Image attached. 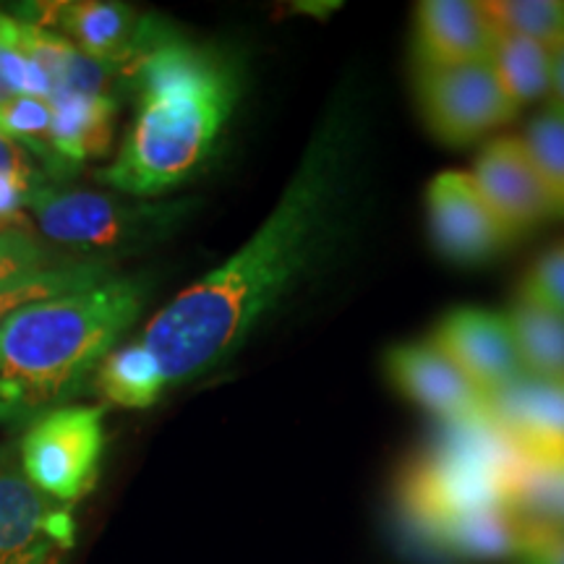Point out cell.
I'll list each match as a JSON object with an SVG mask.
<instances>
[{
  "mask_svg": "<svg viewBox=\"0 0 564 564\" xmlns=\"http://www.w3.org/2000/svg\"><path fill=\"white\" fill-rule=\"evenodd\" d=\"M364 144L361 95L343 91L249 241L175 295L141 333L167 387L228 364L340 259L361 220Z\"/></svg>",
  "mask_w": 564,
  "mask_h": 564,
  "instance_id": "1",
  "label": "cell"
},
{
  "mask_svg": "<svg viewBox=\"0 0 564 564\" xmlns=\"http://www.w3.org/2000/svg\"><path fill=\"white\" fill-rule=\"evenodd\" d=\"M51 129L53 108L47 100L37 97H11L0 105V133L24 147L32 158L42 162V167H51Z\"/></svg>",
  "mask_w": 564,
  "mask_h": 564,
  "instance_id": "24",
  "label": "cell"
},
{
  "mask_svg": "<svg viewBox=\"0 0 564 564\" xmlns=\"http://www.w3.org/2000/svg\"><path fill=\"white\" fill-rule=\"evenodd\" d=\"M91 379H95L97 392L102 394L105 403L131 408V411L152 408L167 390L158 358L141 340L112 348Z\"/></svg>",
  "mask_w": 564,
  "mask_h": 564,
  "instance_id": "17",
  "label": "cell"
},
{
  "mask_svg": "<svg viewBox=\"0 0 564 564\" xmlns=\"http://www.w3.org/2000/svg\"><path fill=\"white\" fill-rule=\"evenodd\" d=\"M105 453V408L66 405L32 421L19 442L24 476L45 497L74 505L100 476Z\"/></svg>",
  "mask_w": 564,
  "mask_h": 564,
  "instance_id": "6",
  "label": "cell"
},
{
  "mask_svg": "<svg viewBox=\"0 0 564 564\" xmlns=\"http://www.w3.org/2000/svg\"><path fill=\"white\" fill-rule=\"evenodd\" d=\"M26 209L51 243L89 262H112L171 236L188 220L194 202L133 199L47 183L32 192Z\"/></svg>",
  "mask_w": 564,
  "mask_h": 564,
  "instance_id": "5",
  "label": "cell"
},
{
  "mask_svg": "<svg viewBox=\"0 0 564 564\" xmlns=\"http://www.w3.org/2000/svg\"><path fill=\"white\" fill-rule=\"evenodd\" d=\"M150 274H110L97 285L30 303L0 324V423L58 411L144 312Z\"/></svg>",
  "mask_w": 564,
  "mask_h": 564,
  "instance_id": "3",
  "label": "cell"
},
{
  "mask_svg": "<svg viewBox=\"0 0 564 564\" xmlns=\"http://www.w3.org/2000/svg\"><path fill=\"white\" fill-rule=\"evenodd\" d=\"M512 562L514 564H564V531L528 525V531L523 535V541H520Z\"/></svg>",
  "mask_w": 564,
  "mask_h": 564,
  "instance_id": "27",
  "label": "cell"
},
{
  "mask_svg": "<svg viewBox=\"0 0 564 564\" xmlns=\"http://www.w3.org/2000/svg\"><path fill=\"white\" fill-rule=\"evenodd\" d=\"M520 299L564 316V241L556 243L528 270Z\"/></svg>",
  "mask_w": 564,
  "mask_h": 564,
  "instance_id": "26",
  "label": "cell"
},
{
  "mask_svg": "<svg viewBox=\"0 0 564 564\" xmlns=\"http://www.w3.org/2000/svg\"><path fill=\"white\" fill-rule=\"evenodd\" d=\"M470 178L512 241L552 220L544 186L520 137L491 139L478 152Z\"/></svg>",
  "mask_w": 564,
  "mask_h": 564,
  "instance_id": "13",
  "label": "cell"
},
{
  "mask_svg": "<svg viewBox=\"0 0 564 564\" xmlns=\"http://www.w3.org/2000/svg\"><path fill=\"white\" fill-rule=\"evenodd\" d=\"M55 264H61L58 257L30 228L0 230V285Z\"/></svg>",
  "mask_w": 564,
  "mask_h": 564,
  "instance_id": "25",
  "label": "cell"
},
{
  "mask_svg": "<svg viewBox=\"0 0 564 564\" xmlns=\"http://www.w3.org/2000/svg\"><path fill=\"white\" fill-rule=\"evenodd\" d=\"M426 215L436 251L453 264H484L512 243L470 173H436L426 188Z\"/></svg>",
  "mask_w": 564,
  "mask_h": 564,
  "instance_id": "9",
  "label": "cell"
},
{
  "mask_svg": "<svg viewBox=\"0 0 564 564\" xmlns=\"http://www.w3.org/2000/svg\"><path fill=\"white\" fill-rule=\"evenodd\" d=\"M415 95L429 131L449 147L478 141L520 112L505 95L489 61L419 68Z\"/></svg>",
  "mask_w": 564,
  "mask_h": 564,
  "instance_id": "7",
  "label": "cell"
},
{
  "mask_svg": "<svg viewBox=\"0 0 564 564\" xmlns=\"http://www.w3.org/2000/svg\"><path fill=\"white\" fill-rule=\"evenodd\" d=\"M110 274H116V264L89 262V259H68V262L47 267V270L21 274V278L0 285V324L30 303L84 291V288L108 280Z\"/></svg>",
  "mask_w": 564,
  "mask_h": 564,
  "instance_id": "20",
  "label": "cell"
},
{
  "mask_svg": "<svg viewBox=\"0 0 564 564\" xmlns=\"http://www.w3.org/2000/svg\"><path fill=\"white\" fill-rule=\"evenodd\" d=\"M51 167L47 181L61 183L84 162L100 160L110 152L116 137L121 97L110 95H55L51 97Z\"/></svg>",
  "mask_w": 564,
  "mask_h": 564,
  "instance_id": "16",
  "label": "cell"
},
{
  "mask_svg": "<svg viewBox=\"0 0 564 564\" xmlns=\"http://www.w3.org/2000/svg\"><path fill=\"white\" fill-rule=\"evenodd\" d=\"M512 510L528 525L564 531V463L523 460L514 478Z\"/></svg>",
  "mask_w": 564,
  "mask_h": 564,
  "instance_id": "22",
  "label": "cell"
},
{
  "mask_svg": "<svg viewBox=\"0 0 564 564\" xmlns=\"http://www.w3.org/2000/svg\"><path fill=\"white\" fill-rule=\"evenodd\" d=\"M525 377L564 384V316L520 299L505 312Z\"/></svg>",
  "mask_w": 564,
  "mask_h": 564,
  "instance_id": "18",
  "label": "cell"
},
{
  "mask_svg": "<svg viewBox=\"0 0 564 564\" xmlns=\"http://www.w3.org/2000/svg\"><path fill=\"white\" fill-rule=\"evenodd\" d=\"M11 97H13V95H11V91L3 87V82H0V105H3L6 100H11Z\"/></svg>",
  "mask_w": 564,
  "mask_h": 564,
  "instance_id": "30",
  "label": "cell"
},
{
  "mask_svg": "<svg viewBox=\"0 0 564 564\" xmlns=\"http://www.w3.org/2000/svg\"><path fill=\"white\" fill-rule=\"evenodd\" d=\"M489 63L505 95L518 110L552 95V51L541 42L510 32H497Z\"/></svg>",
  "mask_w": 564,
  "mask_h": 564,
  "instance_id": "19",
  "label": "cell"
},
{
  "mask_svg": "<svg viewBox=\"0 0 564 564\" xmlns=\"http://www.w3.org/2000/svg\"><path fill=\"white\" fill-rule=\"evenodd\" d=\"M432 343L486 398L525 377L505 314L489 308H453L436 324Z\"/></svg>",
  "mask_w": 564,
  "mask_h": 564,
  "instance_id": "11",
  "label": "cell"
},
{
  "mask_svg": "<svg viewBox=\"0 0 564 564\" xmlns=\"http://www.w3.org/2000/svg\"><path fill=\"white\" fill-rule=\"evenodd\" d=\"M481 11L497 32L535 40L549 51L564 42L562 0H489Z\"/></svg>",
  "mask_w": 564,
  "mask_h": 564,
  "instance_id": "23",
  "label": "cell"
},
{
  "mask_svg": "<svg viewBox=\"0 0 564 564\" xmlns=\"http://www.w3.org/2000/svg\"><path fill=\"white\" fill-rule=\"evenodd\" d=\"M384 371L394 390L444 426L491 421L489 398L432 340L394 345L384 356Z\"/></svg>",
  "mask_w": 564,
  "mask_h": 564,
  "instance_id": "10",
  "label": "cell"
},
{
  "mask_svg": "<svg viewBox=\"0 0 564 564\" xmlns=\"http://www.w3.org/2000/svg\"><path fill=\"white\" fill-rule=\"evenodd\" d=\"M552 91L554 100L564 105V42L552 47Z\"/></svg>",
  "mask_w": 564,
  "mask_h": 564,
  "instance_id": "29",
  "label": "cell"
},
{
  "mask_svg": "<svg viewBox=\"0 0 564 564\" xmlns=\"http://www.w3.org/2000/svg\"><path fill=\"white\" fill-rule=\"evenodd\" d=\"M74 546L68 505L32 486L17 447L0 449V564H61Z\"/></svg>",
  "mask_w": 564,
  "mask_h": 564,
  "instance_id": "8",
  "label": "cell"
},
{
  "mask_svg": "<svg viewBox=\"0 0 564 564\" xmlns=\"http://www.w3.org/2000/svg\"><path fill=\"white\" fill-rule=\"evenodd\" d=\"M520 139L544 186L552 217H564V105L546 102L528 121Z\"/></svg>",
  "mask_w": 564,
  "mask_h": 564,
  "instance_id": "21",
  "label": "cell"
},
{
  "mask_svg": "<svg viewBox=\"0 0 564 564\" xmlns=\"http://www.w3.org/2000/svg\"><path fill=\"white\" fill-rule=\"evenodd\" d=\"M444 429L400 481V507L421 539L486 507H512L514 478L523 465L491 421Z\"/></svg>",
  "mask_w": 564,
  "mask_h": 564,
  "instance_id": "4",
  "label": "cell"
},
{
  "mask_svg": "<svg viewBox=\"0 0 564 564\" xmlns=\"http://www.w3.org/2000/svg\"><path fill=\"white\" fill-rule=\"evenodd\" d=\"M0 173L11 175V178H19L26 186L40 188L47 186V175L42 173V167L34 165L32 154L24 150V147L11 141L6 133H0Z\"/></svg>",
  "mask_w": 564,
  "mask_h": 564,
  "instance_id": "28",
  "label": "cell"
},
{
  "mask_svg": "<svg viewBox=\"0 0 564 564\" xmlns=\"http://www.w3.org/2000/svg\"><path fill=\"white\" fill-rule=\"evenodd\" d=\"M17 19L40 30L63 34L95 58L129 63L150 30L152 13H139L126 3L82 0V3L19 6Z\"/></svg>",
  "mask_w": 564,
  "mask_h": 564,
  "instance_id": "12",
  "label": "cell"
},
{
  "mask_svg": "<svg viewBox=\"0 0 564 564\" xmlns=\"http://www.w3.org/2000/svg\"><path fill=\"white\" fill-rule=\"evenodd\" d=\"M494 26L481 3L470 0H423L413 13V45L419 68L463 66L489 61Z\"/></svg>",
  "mask_w": 564,
  "mask_h": 564,
  "instance_id": "15",
  "label": "cell"
},
{
  "mask_svg": "<svg viewBox=\"0 0 564 564\" xmlns=\"http://www.w3.org/2000/svg\"><path fill=\"white\" fill-rule=\"evenodd\" d=\"M489 415L525 463H564V384L518 379L491 394Z\"/></svg>",
  "mask_w": 564,
  "mask_h": 564,
  "instance_id": "14",
  "label": "cell"
},
{
  "mask_svg": "<svg viewBox=\"0 0 564 564\" xmlns=\"http://www.w3.org/2000/svg\"><path fill=\"white\" fill-rule=\"evenodd\" d=\"M241 79L236 55L175 32L152 13L147 37L123 70V91L137 112L97 181L133 199H160L194 178L228 129Z\"/></svg>",
  "mask_w": 564,
  "mask_h": 564,
  "instance_id": "2",
  "label": "cell"
}]
</instances>
